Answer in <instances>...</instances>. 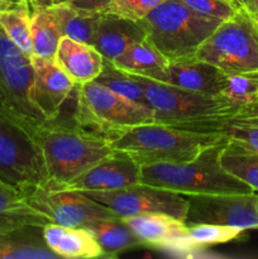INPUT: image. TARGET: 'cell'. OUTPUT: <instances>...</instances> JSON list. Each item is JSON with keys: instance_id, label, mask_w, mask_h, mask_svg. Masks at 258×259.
<instances>
[{"instance_id": "obj_35", "label": "cell", "mask_w": 258, "mask_h": 259, "mask_svg": "<svg viewBox=\"0 0 258 259\" xmlns=\"http://www.w3.org/2000/svg\"><path fill=\"white\" fill-rule=\"evenodd\" d=\"M113 0H66L68 5L88 13H104Z\"/></svg>"}, {"instance_id": "obj_1", "label": "cell", "mask_w": 258, "mask_h": 259, "mask_svg": "<svg viewBox=\"0 0 258 259\" xmlns=\"http://www.w3.org/2000/svg\"><path fill=\"white\" fill-rule=\"evenodd\" d=\"M48 184L66 186L114 152L108 137L52 120L37 134Z\"/></svg>"}, {"instance_id": "obj_11", "label": "cell", "mask_w": 258, "mask_h": 259, "mask_svg": "<svg viewBox=\"0 0 258 259\" xmlns=\"http://www.w3.org/2000/svg\"><path fill=\"white\" fill-rule=\"evenodd\" d=\"M86 196L108 207L118 218L136 217L146 212H163L185 222L187 200L185 195L169 190L137 184L113 191H82Z\"/></svg>"}, {"instance_id": "obj_8", "label": "cell", "mask_w": 258, "mask_h": 259, "mask_svg": "<svg viewBox=\"0 0 258 259\" xmlns=\"http://www.w3.org/2000/svg\"><path fill=\"white\" fill-rule=\"evenodd\" d=\"M137 77L143 86L147 105L153 111L154 123L177 125L217 119L229 115L240 108L222 96L205 95L149 78Z\"/></svg>"}, {"instance_id": "obj_33", "label": "cell", "mask_w": 258, "mask_h": 259, "mask_svg": "<svg viewBox=\"0 0 258 259\" xmlns=\"http://www.w3.org/2000/svg\"><path fill=\"white\" fill-rule=\"evenodd\" d=\"M164 0H113L104 13L132 20H142Z\"/></svg>"}, {"instance_id": "obj_36", "label": "cell", "mask_w": 258, "mask_h": 259, "mask_svg": "<svg viewBox=\"0 0 258 259\" xmlns=\"http://www.w3.org/2000/svg\"><path fill=\"white\" fill-rule=\"evenodd\" d=\"M237 9L245 10L252 15L258 14V0H232Z\"/></svg>"}, {"instance_id": "obj_34", "label": "cell", "mask_w": 258, "mask_h": 259, "mask_svg": "<svg viewBox=\"0 0 258 259\" xmlns=\"http://www.w3.org/2000/svg\"><path fill=\"white\" fill-rule=\"evenodd\" d=\"M191 10L197 14L222 22L229 19L235 14L237 8L233 5L232 0H181Z\"/></svg>"}, {"instance_id": "obj_27", "label": "cell", "mask_w": 258, "mask_h": 259, "mask_svg": "<svg viewBox=\"0 0 258 259\" xmlns=\"http://www.w3.org/2000/svg\"><path fill=\"white\" fill-rule=\"evenodd\" d=\"M219 161L228 174L244 182L254 192H258V152L227 142L222 149Z\"/></svg>"}, {"instance_id": "obj_19", "label": "cell", "mask_w": 258, "mask_h": 259, "mask_svg": "<svg viewBox=\"0 0 258 259\" xmlns=\"http://www.w3.org/2000/svg\"><path fill=\"white\" fill-rule=\"evenodd\" d=\"M43 239L60 258L104 257L95 237L85 228H66L48 223L43 227Z\"/></svg>"}, {"instance_id": "obj_20", "label": "cell", "mask_w": 258, "mask_h": 259, "mask_svg": "<svg viewBox=\"0 0 258 259\" xmlns=\"http://www.w3.org/2000/svg\"><path fill=\"white\" fill-rule=\"evenodd\" d=\"M115 67L133 76L163 82L169 61L152 45L148 38L139 40L111 61Z\"/></svg>"}, {"instance_id": "obj_13", "label": "cell", "mask_w": 258, "mask_h": 259, "mask_svg": "<svg viewBox=\"0 0 258 259\" xmlns=\"http://www.w3.org/2000/svg\"><path fill=\"white\" fill-rule=\"evenodd\" d=\"M142 167L120 151H114L63 187L78 191H113L141 184Z\"/></svg>"}, {"instance_id": "obj_31", "label": "cell", "mask_w": 258, "mask_h": 259, "mask_svg": "<svg viewBox=\"0 0 258 259\" xmlns=\"http://www.w3.org/2000/svg\"><path fill=\"white\" fill-rule=\"evenodd\" d=\"M224 125L258 126V103L240 106L234 113L227 116H222V118L190 121V123L177 124V125L172 126L185 129V131L197 132V133H209L212 129Z\"/></svg>"}, {"instance_id": "obj_7", "label": "cell", "mask_w": 258, "mask_h": 259, "mask_svg": "<svg viewBox=\"0 0 258 259\" xmlns=\"http://www.w3.org/2000/svg\"><path fill=\"white\" fill-rule=\"evenodd\" d=\"M195 58L224 73L258 71V24L254 15L237 9L201 43Z\"/></svg>"}, {"instance_id": "obj_37", "label": "cell", "mask_w": 258, "mask_h": 259, "mask_svg": "<svg viewBox=\"0 0 258 259\" xmlns=\"http://www.w3.org/2000/svg\"><path fill=\"white\" fill-rule=\"evenodd\" d=\"M23 126L20 125V124H18L17 121L13 120L12 118H10L9 115H8L7 113H5L3 109H0V134H3L4 132L9 131L10 128H13V126ZM24 128V126H23ZM29 131V129H28Z\"/></svg>"}, {"instance_id": "obj_24", "label": "cell", "mask_w": 258, "mask_h": 259, "mask_svg": "<svg viewBox=\"0 0 258 259\" xmlns=\"http://www.w3.org/2000/svg\"><path fill=\"white\" fill-rule=\"evenodd\" d=\"M62 38L55 18L46 3L32 0L30 15V43L33 56L55 60L58 43Z\"/></svg>"}, {"instance_id": "obj_39", "label": "cell", "mask_w": 258, "mask_h": 259, "mask_svg": "<svg viewBox=\"0 0 258 259\" xmlns=\"http://www.w3.org/2000/svg\"><path fill=\"white\" fill-rule=\"evenodd\" d=\"M39 2L46 3V4H51V3H62L66 2V0H39Z\"/></svg>"}, {"instance_id": "obj_15", "label": "cell", "mask_w": 258, "mask_h": 259, "mask_svg": "<svg viewBox=\"0 0 258 259\" xmlns=\"http://www.w3.org/2000/svg\"><path fill=\"white\" fill-rule=\"evenodd\" d=\"M124 223L138 238L142 245L176 250H185V234L187 225L182 220L163 214V212H146L136 217L124 218Z\"/></svg>"}, {"instance_id": "obj_10", "label": "cell", "mask_w": 258, "mask_h": 259, "mask_svg": "<svg viewBox=\"0 0 258 259\" xmlns=\"http://www.w3.org/2000/svg\"><path fill=\"white\" fill-rule=\"evenodd\" d=\"M25 200L50 219L66 228H82L88 223L118 218L100 202L82 191L46 184L24 195Z\"/></svg>"}, {"instance_id": "obj_21", "label": "cell", "mask_w": 258, "mask_h": 259, "mask_svg": "<svg viewBox=\"0 0 258 259\" xmlns=\"http://www.w3.org/2000/svg\"><path fill=\"white\" fill-rule=\"evenodd\" d=\"M43 239V228L20 225L0 233V259H57Z\"/></svg>"}, {"instance_id": "obj_16", "label": "cell", "mask_w": 258, "mask_h": 259, "mask_svg": "<svg viewBox=\"0 0 258 259\" xmlns=\"http://www.w3.org/2000/svg\"><path fill=\"white\" fill-rule=\"evenodd\" d=\"M144 38H147V34L141 22L103 13L93 46L101 53L104 60L111 62L132 45Z\"/></svg>"}, {"instance_id": "obj_29", "label": "cell", "mask_w": 258, "mask_h": 259, "mask_svg": "<svg viewBox=\"0 0 258 259\" xmlns=\"http://www.w3.org/2000/svg\"><path fill=\"white\" fill-rule=\"evenodd\" d=\"M187 230L185 234V250L187 254L192 250H199L200 248L207 245L222 244L232 242L240 237L244 230L237 227L215 224H186Z\"/></svg>"}, {"instance_id": "obj_18", "label": "cell", "mask_w": 258, "mask_h": 259, "mask_svg": "<svg viewBox=\"0 0 258 259\" xmlns=\"http://www.w3.org/2000/svg\"><path fill=\"white\" fill-rule=\"evenodd\" d=\"M55 62L76 83L94 81L101 72L104 57L94 46L62 37L55 55Z\"/></svg>"}, {"instance_id": "obj_17", "label": "cell", "mask_w": 258, "mask_h": 259, "mask_svg": "<svg viewBox=\"0 0 258 259\" xmlns=\"http://www.w3.org/2000/svg\"><path fill=\"white\" fill-rule=\"evenodd\" d=\"M225 73L197 58L169 62L163 83L205 95L219 96Z\"/></svg>"}, {"instance_id": "obj_30", "label": "cell", "mask_w": 258, "mask_h": 259, "mask_svg": "<svg viewBox=\"0 0 258 259\" xmlns=\"http://www.w3.org/2000/svg\"><path fill=\"white\" fill-rule=\"evenodd\" d=\"M219 96L238 106L258 103V71L225 73Z\"/></svg>"}, {"instance_id": "obj_2", "label": "cell", "mask_w": 258, "mask_h": 259, "mask_svg": "<svg viewBox=\"0 0 258 259\" xmlns=\"http://www.w3.org/2000/svg\"><path fill=\"white\" fill-rule=\"evenodd\" d=\"M108 138L114 151L126 153L141 167L192 161L209 147L225 142L218 134L197 133L161 123L132 126Z\"/></svg>"}, {"instance_id": "obj_22", "label": "cell", "mask_w": 258, "mask_h": 259, "mask_svg": "<svg viewBox=\"0 0 258 259\" xmlns=\"http://www.w3.org/2000/svg\"><path fill=\"white\" fill-rule=\"evenodd\" d=\"M55 18L62 37L72 38L78 42L93 46L94 35L103 13H88L77 10L66 2L47 4Z\"/></svg>"}, {"instance_id": "obj_4", "label": "cell", "mask_w": 258, "mask_h": 259, "mask_svg": "<svg viewBox=\"0 0 258 259\" xmlns=\"http://www.w3.org/2000/svg\"><path fill=\"white\" fill-rule=\"evenodd\" d=\"M139 22L169 62L195 57L201 43L223 23L197 14L181 0H164Z\"/></svg>"}, {"instance_id": "obj_41", "label": "cell", "mask_w": 258, "mask_h": 259, "mask_svg": "<svg viewBox=\"0 0 258 259\" xmlns=\"http://www.w3.org/2000/svg\"><path fill=\"white\" fill-rule=\"evenodd\" d=\"M257 212H258V201H257Z\"/></svg>"}, {"instance_id": "obj_12", "label": "cell", "mask_w": 258, "mask_h": 259, "mask_svg": "<svg viewBox=\"0 0 258 259\" xmlns=\"http://www.w3.org/2000/svg\"><path fill=\"white\" fill-rule=\"evenodd\" d=\"M187 200L186 224H215L258 229L257 201L254 194L185 195Z\"/></svg>"}, {"instance_id": "obj_23", "label": "cell", "mask_w": 258, "mask_h": 259, "mask_svg": "<svg viewBox=\"0 0 258 259\" xmlns=\"http://www.w3.org/2000/svg\"><path fill=\"white\" fill-rule=\"evenodd\" d=\"M82 228L88 229L95 237L104 257H116L120 253L142 245L138 238L120 218L94 220Z\"/></svg>"}, {"instance_id": "obj_38", "label": "cell", "mask_w": 258, "mask_h": 259, "mask_svg": "<svg viewBox=\"0 0 258 259\" xmlns=\"http://www.w3.org/2000/svg\"><path fill=\"white\" fill-rule=\"evenodd\" d=\"M18 227H20V224H17V223L14 222H10V220L0 218V233L7 232V230H10V229H14V228H18Z\"/></svg>"}, {"instance_id": "obj_5", "label": "cell", "mask_w": 258, "mask_h": 259, "mask_svg": "<svg viewBox=\"0 0 258 259\" xmlns=\"http://www.w3.org/2000/svg\"><path fill=\"white\" fill-rule=\"evenodd\" d=\"M33 81L30 57L0 28V109L37 136L50 121L33 100Z\"/></svg>"}, {"instance_id": "obj_28", "label": "cell", "mask_w": 258, "mask_h": 259, "mask_svg": "<svg viewBox=\"0 0 258 259\" xmlns=\"http://www.w3.org/2000/svg\"><path fill=\"white\" fill-rule=\"evenodd\" d=\"M94 81L105 86L106 89H109L113 93L133 101V103L148 106L147 105L143 86H142L138 77L115 67L110 61L104 60L103 70Z\"/></svg>"}, {"instance_id": "obj_6", "label": "cell", "mask_w": 258, "mask_h": 259, "mask_svg": "<svg viewBox=\"0 0 258 259\" xmlns=\"http://www.w3.org/2000/svg\"><path fill=\"white\" fill-rule=\"evenodd\" d=\"M73 120L90 131L109 137L132 126L154 123L151 108L133 103L96 81L75 86Z\"/></svg>"}, {"instance_id": "obj_32", "label": "cell", "mask_w": 258, "mask_h": 259, "mask_svg": "<svg viewBox=\"0 0 258 259\" xmlns=\"http://www.w3.org/2000/svg\"><path fill=\"white\" fill-rule=\"evenodd\" d=\"M206 134H218L223 137L228 143L258 152V126L224 125L212 129Z\"/></svg>"}, {"instance_id": "obj_14", "label": "cell", "mask_w": 258, "mask_h": 259, "mask_svg": "<svg viewBox=\"0 0 258 259\" xmlns=\"http://www.w3.org/2000/svg\"><path fill=\"white\" fill-rule=\"evenodd\" d=\"M30 61L34 71L33 100L48 121L56 120L62 105L75 90L76 83L55 60L32 56Z\"/></svg>"}, {"instance_id": "obj_40", "label": "cell", "mask_w": 258, "mask_h": 259, "mask_svg": "<svg viewBox=\"0 0 258 259\" xmlns=\"http://www.w3.org/2000/svg\"><path fill=\"white\" fill-rule=\"evenodd\" d=\"M254 18H255V20H257V24H258V14L254 15Z\"/></svg>"}, {"instance_id": "obj_25", "label": "cell", "mask_w": 258, "mask_h": 259, "mask_svg": "<svg viewBox=\"0 0 258 259\" xmlns=\"http://www.w3.org/2000/svg\"><path fill=\"white\" fill-rule=\"evenodd\" d=\"M32 0H0V28L29 57Z\"/></svg>"}, {"instance_id": "obj_9", "label": "cell", "mask_w": 258, "mask_h": 259, "mask_svg": "<svg viewBox=\"0 0 258 259\" xmlns=\"http://www.w3.org/2000/svg\"><path fill=\"white\" fill-rule=\"evenodd\" d=\"M0 182L25 195L48 184L37 136L23 126L0 134Z\"/></svg>"}, {"instance_id": "obj_26", "label": "cell", "mask_w": 258, "mask_h": 259, "mask_svg": "<svg viewBox=\"0 0 258 259\" xmlns=\"http://www.w3.org/2000/svg\"><path fill=\"white\" fill-rule=\"evenodd\" d=\"M0 218L20 225L43 228L50 222L46 215L35 210L25 200L24 195L0 182Z\"/></svg>"}, {"instance_id": "obj_3", "label": "cell", "mask_w": 258, "mask_h": 259, "mask_svg": "<svg viewBox=\"0 0 258 259\" xmlns=\"http://www.w3.org/2000/svg\"><path fill=\"white\" fill-rule=\"evenodd\" d=\"M227 141L209 147L196 158L184 163L142 166L141 184L181 195L254 194L252 189L228 174L219 161Z\"/></svg>"}]
</instances>
